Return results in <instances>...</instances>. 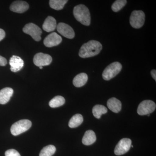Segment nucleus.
Instances as JSON below:
<instances>
[{
	"label": "nucleus",
	"instance_id": "f257e3e1",
	"mask_svg": "<svg viewBox=\"0 0 156 156\" xmlns=\"http://www.w3.org/2000/svg\"><path fill=\"white\" fill-rule=\"evenodd\" d=\"M102 48V45L100 42L91 40L81 47L79 51V56L81 58H86L96 56L99 54Z\"/></svg>",
	"mask_w": 156,
	"mask_h": 156
},
{
	"label": "nucleus",
	"instance_id": "f03ea898",
	"mask_svg": "<svg viewBox=\"0 0 156 156\" xmlns=\"http://www.w3.org/2000/svg\"><path fill=\"white\" fill-rule=\"evenodd\" d=\"M76 20L83 25L89 26L91 23V16L89 9L83 5L75 6L73 11Z\"/></svg>",
	"mask_w": 156,
	"mask_h": 156
},
{
	"label": "nucleus",
	"instance_id": "7ed1b4c3",
	"mask_svg": "<svg viewBox=\"0 0 156 156\" xmlns=\"http://www.w3.org/2000/svg\"><path fill=\"white\" fill-rule=\"evenodd\" d=\"M122 69V65L120 62H115L108 65L102 73V78L105 80L108 81L115 77Z\"/></svg>",
	"mask_w": 156,
	"mask_h": 156
},
{
	"label": "nucleus",
	"instance_id": "20e7f679",
	"mask_svg": "<svg viewBox=\"0 0 156 156\" xmlns=\"http://www.w3.org/2000/svg\"><path fill=\"white\" fill-rule=\"evenodd\" d=\"M31 121L27 119L19 120L14 123L11 128V134L14 136H17L27 131L31 127Z\"/></svg>",
	"mask_w": 156,
	"mask_h": 156
},
{
	"label": "nucleus",
	"instance_id": "39448f33",
	"mask_svg": "<svg viewBox=\"0 0 156 156\" xmlns=\"http://www.w3.org/2000/svg\"><path fill=\"white\" fill-rule=\"evenodd\" d=\"M145 21V14L142 11H134L131 13L130 23L134 28L139 29L144 25Z\"/></svg>",
	"mask_w": 156,
	"mask_h": 156
},
{
	"label": "nucleus",
	"instance_id": "423d86ee",
	"mask_svg": "<svg viewBox=\"0 0 156 156\" xmlns=\"http://www.w3.org/2000/svg\"><path fill=\"white\" fill-rule=\"evenodd\" d=\"M23 31L24 33L30 35L36 41H40L41 39V29L34 23H27L23 28Z\"/></svg>",
	"mask_w": 156,
	"mask_h": 156
},
{
	"label": "nucleus",
	"instance_id": "0eeeda50",
	"mask_svg": "<svg viewBox=\"0 0 156 156\" xmlns=\"http://www.w3.org/2000/svg\"><path fill=\"white\" fill-rule=\"evenodd\" d=\"M156 108V104L152 101L144 100L140 103L137 108V112L140 115H150L154 112Z\"/></svg>",
	"mask_w": 156,
	"mask_h": 156
},
{
	"label": "nucleus",
	"instance_id": "6e6552de",
	"mask_svg": "<svg viewBox=\"0 0 156 156\" xmlns=\"http://www.w3.org/2000/svg\"><path fill=\"white\" fill-rule=\"evenodd\" d=\"M131 145V139L128 138H123L119 141L115 147V154L118 156L124 154L129 151Z\"/></svg>",
	"mask_w": 156,
	"mask_h": 156
},
{
	"label": "nucleus",
	"instance_id": "1a4fd4ad",
	"mask_svg": "<svg viewBox=\"0 0 156 156\" xmlns=\"http://www.w3.org/2000/svg\"><path fill=\"white\" fill-rule=\"evenodd\" d=\"M34 64L37 66L49 65L52 61V58L50 55L42 53H37L33 58Z\"/></svg>",
	"mask_w": 156,
	"mask_h": 156
},
{
	"label": "nucleus",
	"instance_id": "9d476101",
	"mask_svg": "<svg viewBox=\"0 0 156 156\" xmlns=\"http://www.w3.org/2000/svg\"><path fill=\"white\" fill-rule=\"evenodd\" d=\"M57 31L63 37L68 39H73L75 37V32L72 27L64 23H60L57 26Z\"/></svg>",
	"mask_w": 156,
	"mask_h": 156
},
{
	"label": "nucleus",
	"instance_id": "9b49d317",
	"mask_svg": "<svg viewBox=\"0 0 156 156\" xmlns=\"http://www.w3.org/2000/svg\"><path fill=\"white\" fill-rule=\"evenodd\" d=\"M62 41V38L59 35L55 32L48 35L45 38L44 41V44L46 47L52 48L59 45Z\"/></svg>",
	"mask_w": 156,
	"mask_h": 156
},
{
	"label": "nucleus",
	"instance_id": "f8f14e48",
	"mask_svg": "<svg viewBox=\"0 0 156 156\" xmlns=\"http://www.w3.org/2000/svg\"><path fill=\"white\" fill-rule=\"evenodd\" d=\"M29 8L28 3L23 1H16L13 2L10 6V9L13 12L17 13H23Z\"/></svg>",
	"mask_w": 156,
	"mask_h": 156
},
{
	"label": "nucleus",
	"instance_id": "ddd939ff",
	"mask_svg": "<svg viewBox=\"0 0 156 156\" xmlns=\"http://www.w3.org/2000/svg\"><path fill=\"white\" fill-rule=\"evenodd\" d=\"M11 68L10 69L13 72H17L22 69L24 66V62L19 56L14 55L11 57L9 61Z\"/></svg>",
	"mask_w": 156,
	"mask_h": 156
},
{
	"label": "nucleus",
	"instance_id": "4468645a",
	"mask_svg": "<svg viewBox=\"0 0 156 156\" xmlns=\"http://www.w3.org/2000/svg\"><path fill=\"white\" fill-rule=\"evenodd\" d=\"M13 93V89L9 87H6L0 90V104L4 105L8 103Z\"/></svg>",
	"mask_w": 156,
	"mask_h": 156
},
{
	"label": "nucleus",
	"instance_id": "2eb2a0df",
	"mask_svg": "<svg viewBox=\"0 0 156 156\" xmlns=\"http://www.w3.org/2000/svg\"><path fill=\"white\" fill-rule=\"evenodd\" d=\"M107 105L111 111L115 113H119L122 109V105L121 101L115 98H112L109 99Z\"/></svg>",
	"mask_w": 156,
	"mask_h": 156
},
{
	"label": "nucleus",
	"instance_id": "dca6fc26",
	"mask_svg": "<svg viewBox=\"0 0 156 156\" xmlns=\"http://www.w3.org/2000/svg\"><path fill=\"white\" fill-rule=\"evenodd\" d=\"M56 27V22L55 18L51 16H48L43 25V29L47 32H50L55 30Z\"/></svg>",
	"mask_w": 156,
	"mask_h": 156
},
{
	"label": "nucleus",
	"instance_id": "f3484780",
	"mask_svg": "<svg viewBox=\"0 0 156 156\" xmlns=\"http://www.w3.org/2000/svg\"><path fill=\"white\" fill-rule=\"evenodd\" d=\"M96 140V136L95 132L92 130H88L85 132L82 142L85 145H90L93 144Z\"/></svg>",
	"mask_w": 156,
	"mask_h": 156
},
{
	"label": "nucleus",
	"instance_id": "a211bd4d",
	"mask_svg": "<svg viewBox=\"0 0 156 156\" xmlns=\"http://www.w3.org/2000/svg\"><path fill=\"white\" fill-rule=\"evenodd\" d=\"M88 80V75L85 73H81L76 76L73 80V84L76 87H81L84 86Z\"/></svg>",
	"mask_w": 156,
	"mask_h": 156
},
{
	"label": "nucleus",
	"instance_id": "6ab92c4d",
	"mask_svg": "<svg viewBox=\"0 0 156 156\" xmlns=\"http://www.w3.org/2000/svg\"><path fill=\"white\" fill-rule=\"evenodd\" d=\"M83 121V118L81 114H76L73 116L69 120V126L70 128H75L80 126Z\"/></svg>",
	"mask_w": 156,
	"mask_h": 156
},
{
	"label": "nucleus",
	"instance_id": "aec40b11",
	"mask_svg": "<svg viewBox=\"0 0 156 156\" xmlns=\"http://www.w3.org/2000/svg\"><path fill=\"white\" fill-rule=\"evenodd\" d=\"M107 112V108L104 105H95L92 109L93 115L97 119H100L101 115L106 114Z\"/></svg>",
	"mask_w": 156,
	"mask_h": 156
},
{
	"label": "nucleus",
	"instance_id": "412c9836",
	"mask_svg": "<svg viewBox=\"0 0 156 156\" xmlns=\"http://www.w3.org/2000/svg\"><path fill=\"white\" fill-rule=\"evenodd\" d=\"M65 102V99L62 96H55L53 99H51L49 102V105L50 107L53 108L58 107L62 106Z\"/></svg>",
	"mask_w": 156,
	"mask_h": 156
},
{
	"label": "nucleus",
	"instance_id": "4be33fe9",
	"mask_svg": "<svg viewBox=\"0 0 156 156\" xmlns=\"http://www.w3.org/2000/svg\"><path fill=\"white\" fill-rule=\"evenodd\" d=\"M67 2V0H50L49 4L52 9L58 11L63 9Z\"/></svg>",
	"mask_w": 156,
	"mask_h": 156
},
{
	"label": "nucleus",
	"instance_id": "5701e85b",
	"mask_svg": "<svg viewBox=\"0 0 156 156\" xmlns=\"http://www.w3.org/2000/svg\"><path fill=\"white\" fill-rule=\"evenodd\" d=\"M56 151V147L53 145H49L42 149L39 156H52Z\"/></svg>",
	"mask_w": 156,
	"mask_h": 156
},
{
	"label": "nucleus",
	"instance_id": "b1692460",
	"mask_svg": "<svg viewBox=\"0 0 156 156\" xmlns=\"http://www.w3.org/2000/svg\"><path fill=\"white\" fill-rule=\"evenodd\" d=\"M127 3L126 0H117L112 5V10L115 12H118L126 5Z\"/></svg>",
	"mask_w": 156,
	"mask_h": 156
},
{
	"label": "nucleus",
	"instance_id": "393cba45",
	"mask_svg": "<svg viewBox=\"0 0 156 156\" xmlns=\"http://www.w3.org/2000/svg\"><path fill=\"white\" fill-rule=\"evenodd\" d=\"M5 156H20V154L16 150L11 149L7 150L5 153Z\"/></svg>",
	"mask_w": 156,
	"mask_h": 156
},
{
	"label": "nucleus",
	"instance_id": "a878e982",
	"mask_svg": "<svg viewBox=\"0 0 156 156\" xmlns=\"http://www.w3.org/2000/svg\"><path fill=\"white\" fill-rule=\"evenodd\" d=\"M7 64V60L5 57L0 55V66H5Z\"/></svg>",
	"mask_w": 156,
	"mask_h": 156
},
{
	"label": "nucleus",
	"instance_id": "bb28decb",
	"mask_svg": "<svg viewBox=\"0 0 156 156\" xmlns=\"http://www.w3.org/2000/svg\"><path fill=\"white\" fill-rule=\"evenodd\" d=\"M5 37V31L2 29H0V41L4 39Z\"/></svg>",
	"mask_w": 156,
	"mask_h": 156
},
{
	"label": "nucleus",
	"instance_id": "cd10ccee",
	"mask_svg": "<svg viewBox=\"0 0 156 156\" xmlns=\"http://www.w3.org/2000/svg\"><path fill=\"white\" fill-rule=\"evenodd\" d=\"M151 75L152 77L156 81V70L155 69H153L151 71Z\"/></svg>",
	"mask_w": 156,
	"mask_h": 156
},
{
	"label": "nucleus",
	"instance_id": "c85d7f7f",
	"mask_svg": "<svg viewBox=\"0 0 156 156\" xmlns=\"http://www.w3.org/2000/svg\"><path fill=\"white\" fill-rule=\"evenodd\" d=\"M39 68H40V69H42L43 68L42 66H40V67H39Z\"/></svg>",
	"mask_w": 156,
	"mask_h": 156
},
{
	"label": "nucleus",
	"instance_id": "c756f323",
	"mask_svg": "<svg viewBox=\"0 0 156 156\" xmlns=\"http://www.w3.org/2000/svg\"><path fill=\"white\" fill-rule=\"evenodd\" d=\"M131 147H133V145H131Z\"/></svg>",
	"mask_w": 156,
	"mask_h": 156
}]
</instances>
